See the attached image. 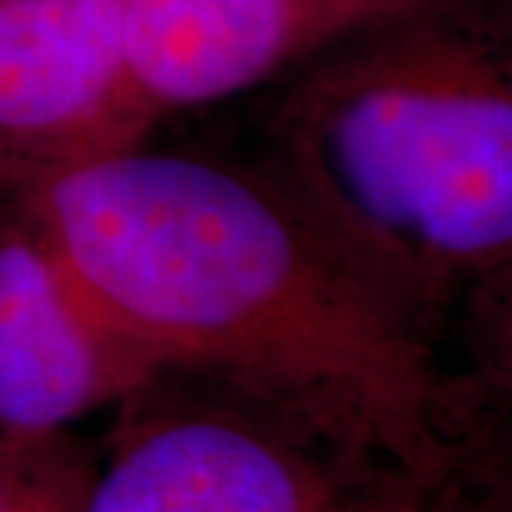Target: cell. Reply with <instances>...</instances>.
I'll use <instances>...</instances> for the list:
<instances>
[{"instance_id": "obj_6", "label": "cell", "mask_w": 512, "mask_h": 512, "mask_svg": "<svg viewBox=\"0 0 512 512\" xmlns=\"http://www.w3.org/2000/svg\"><path fill=\"white\" fill-rule=\"evenodd\" d=\"M83 512H333L296 444L228 410L154 416L92 473Z\"/></svg>"}, {"instance_id": "obj_5", "label": "cell", "mask_w": 512, "mask_h": 512, "mask_svg": "<svg viewBox=\"0 0 512 512\" xmlns=\"http://www.w3.org/2000/svg\"><path fill=\"white\" fill-rule=\"evenodd\" d=\"M436 0H128V55L151 106H208Z\"/></svg>"}, {"instance_id": "obj_1", "label": "cell", "mask_w": 512, "mask_h": 512, "mask_svg": "<svg viewBox=\"0 0 512 512\" xmlns=\"http://www.w3.org/2000/svg\"><path fill=\"white\" fill-rule=\"evenodd\" d=\"M165 373L217 379L339 453L430 478L464 407L447 325L274 183L146 143L15 202Z\"/></svg>"}, {"instance_id": "obj_2", "label": "cell", "mask_w": 512, "mask_h": 512, "mask_svg": "<svg viewBox=\"0 0 512 512\" xmlns=\"http://www.w3.org/2000/svg\"><path fill=\"white\" fill-rule=\"evenodd\" d=\"M274 183L441 325L507 322L512 63L436 0L302 66L271 117Z\"/></svg>"}, {"instance_id": "obj_3", "label": "cell", "mask_w": 512, "mask_h": 512, "mask_svg": "<svg viewBox=\"0 0 512 512\" xmlns=\"http://www.w3.org/2000/svg\"><path fill=\"white\" fill-rule=\"evenodd\" d=\"M128 0H0V200L146 143Z\"/></svg>"}, {"instance_id": "obj_7", "label": "cell", "mask_w": 512, "mask_h": 512, "mask_svg": "<svg viewBox=\"0 0 512 512\" xmlns=\"http://www.w3.org/2000/svg\"><path fill=\"white\" fill-rule=\"evenodd\" d=\"M89 481L57 439H0V512H83Z\"/></svg>"}, {"instance_id": "obj_4", "label": "cell", "mask_w": 512, "mask_h": 512, "mask_svg": "<svg viewBox=\"0 0 512 512\" xmlns=\"http://www.w3.org/2000/svg\"><path fill=\"white\" fill-rule=\"evenodd\" d=\"M163 376L40 225L0 200V439H60Z\"/></svg>"}]
</instances>
